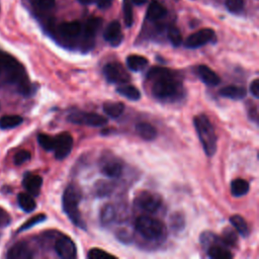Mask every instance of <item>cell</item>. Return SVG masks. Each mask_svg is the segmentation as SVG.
Wrapping results in <instances>:
<instances>
[{
	"instance_id": "1",
	"label": "cell",
	"mask_w": 259,
	"mask_h": 259,
	"mask_svg": "<svg viewBox=\"0 0 259 259\" xmlns=\"http://www.w3.org/2000/svg\"><path fill=\"white\" fill-rule=\"evenodd\" d=\"M151 91L155 98L163 102H176L185 92L182 80L177 72L164 67H154L147 74Z\"/></svg>"
},
{
	"instance_id": "2",
	"label": "cell",
	"mask_w": 259,
	"mask_h": 259,
	"mask_svg": "<svg viewBox=\"0 0 259 259\" xmlns=\"http://www.w3.org/2000/svg\"><path fill=\"white\" fill-rule=\"evenodd\" d=\"M193 124L205 154L208 157L213 156L217 152L218 138L209 118L205 114L200 113L194 116Z\"/></svg>"
},
{
	"instance_id": "3",
	"label": "cell",
	"mask_w": 259,
	"mask_h": 259,
	"mask_svg": "<svg viewBox=\"0 0 259 259\" xmlns=\"http://www.w3.org/2000/svg\"><path fill=\"white\" fill-rule=\"evenodd\" d=\"M81 194L79 189L75 185H69L64 190L62 203L64 212L70 219V221L78 228L85 230L86 224L83 221L81 213L79 211V202H80Z\"/></svg>"
},
{
	"instance_id": "4",
	"label": "cell",
	"mask_w": 259,
	"mask_h": 259,
	"mask_svg": "<svg viewBox=\"0 0 259 259\" xmlns=\"http://www.w3.org/2000/svg\"><path fill=\"white\" fill-rule=\"evenodd\" d=\"M136 230L148 240H159L164 237L166 228L164 224L154 218L148 215H141L136 220Z\"/></svg>"
},
{
	"instance_id": "5",
	"label": "cell",
	"mask_w": 259,
	"mask_h": 259,
	"mask_svg": "<svg viewBox=\"0 0 259 259\" xmlns=\"http://www.w3.org/2000/svg\"><path fill=\"white\" fill-rule=\"evenodd\" d=\"M68 121L76 124H83L89 126H102L107 123V118L99 113L87 111H72L68 117Z\"/></svg>"
},
{
	"instance_id": "6",
	"label": "cell",
	"mask_w": 259,
	"mask_h": 259,
	"mask_svg": "<svg viewBox=\"0 0 259 259\" xmlns=\"http://www.w3.org/2000/svg\"><path fill=\"white\" fill-rule=\"evenodd\" d=\"M135 204L146 212L154 213L160 208L162 199L156 193L150 191H142L137 194L135 198Z\"/></svg>"
},
{
	"instance_id": "7",
	"label": "cell",
	"mask_w": 259,
	"mask_h": 259,
	"mask_svg": "<svg viewBox=\"0 0 259 259\" xmlns=\"http://www.w3.org/2000/svg\"><path fill=\"white\" fill-rule=\"evenodd\" d=\"M103 75L108 82L115 84H124L131 78L123 66L117 62L107 63L103 67Z\"/></svg>"
},
{
	"instance_id": "8",
	"label": "cell",
	"mask_w": 259,
	"mask_h": 259,
	"mask_svg": "<svg viewBox=\"0 0 259 259\" xmlns=\"http://www.w3.org/2000/svg\"><path fill=\"white\" fill-rule=\"evenodd\" d=\"M215 39V33L211 28H202L197 30L196 32L190 34L185 42L184 46L187 49H197L202 47L208 42H211Z\"/></svg>"
},
{
	"instance_id": "9",
	"label": "cell",
	"mask_w": 259,
	"mask_h": 259,
	"mask_svg": "<svg viewBox=\"0 0 259 259\" xmlns=\"http://www.w3.org/2000/svg\"><path fill=\"white\" fill-rule=\"evenodd\" d=\"M73 148V137L69 133H62L55 137V145H54V152L55 157L58 160H63L72 151Z\"/></svg>"
},
{
	"instance_id": "10",
	"label": "cell",
	"mask_w": 259,
	"mask_h": 259,
	"mask_svg": "<svg viewBox=\"0 0 259 259\" xmlns=\"http://www.w3.org/2000/svg\"><path fill=\"white\" fill-rule=\"evenodd\" d=\"M55 251L63 259H73L77 256L76 245L68 236H62L56 241Z\"/></svg>"
},
{
	"instance_id": "11",
	"label": "cell",
	"mask_w": 259,
	"mask_h": 259,
	"mask_svg": "<svg viewBox=\"0 0 259 259\" xmlns=\"http://www.w3.org/2000/svg\"><path fill=\"white\" fill-rule=\"evenodd\" d=\"M104 39L112 47H117L122 41V32L120 23L117 20L111 21L103 33Z\"/></svg>"
},
{
	"instance_id": "12",
	"label": "cell",
	"mask_w": 259,
	"mask_h": 259,
	"mask_svg": "<svg viewBox=\"0 0 259 259\" xmlns=\"http://www.w3.org/2000/svg\"><path fill=\"white\" fill-rule=\"evenodd\" d=\"M59 34L64 38L77 37L82 32V24L79 21H66L58 26Z\"/></svg>"
},
{
	"instance_id": "13",
	"label": "cell",
	"mask_w": 259,
	"mask_h": 259,
	"mask_svg": "<svg viewBox=\"0 0 259 259\" xmlns=\"http://www.w3.org/2000/svg\"><path fill=\"white\" fill-rule=\"evenodd\" d=\"M6 257L9 259H30L33 257V253L26 243L19 242L8 250Z\"/></svg>"
},
{
	"instance_id": "14",
	"label": "cell",
	"mask_w": 259,
	"mask_h": 259,
	"mask_svg": "<svg viewBox=\"0 0 259 259\" xmlns=\"http://www.w3.org/2000/svg\"><path fill=\"white\" fill-rule=\"evenodd\" d=\"M22 184L29 194H31L32 196H37L40 192V188L42 185V178L39 175L26 173L23 177Z\"/></svg>"
},
{
	"instance_id": "15",
	"label": "cell",
	"mask_w": 259,
	"mask_h": 259,
	"mask_svg": "<svg viewBox=\"0 0 259 259\" xmlns=\"http://www.w3.org/2000/svg\"><path fill=\"white\" fill-rule=\"evenodd\" d=\"M101 172L109 178H118L122 173V164L116 159H107L102 162Z\"/></svg>"
},
{
	"instance_id": "16",
	"label": "cell",
	"mask_w": 259,
	"mask_h": 259,
	"mask_svg": "<svg viewBox=\"0 0 259 259\" xmlns=\"http://www.w3.org/2000/svg\"><path fill=\"white\" fill-rule=\"evenodd\" d=\"M197 74L201 81L209 86H217L221 82L217 73L206 65H199L197 68Z\"/></svg>"
},
{
	"instance_id": "17",
	"label": "cell",
	"mask_w": 259,
	"mask_h": 259,
	"mask_svg": "<svg viewBox=\"0 0 259 259\" xmlns=\"http://www.w3.org/2000/svg\"><path fill=\"white\" fill-rule=\"evenodd\" d=\"M166 14H167V9L157 0H153L148 6L146 17L150 21H156L165 17Z\"/></svg>"
},
{
	"instance_id": "18",
	"label": "cell",
	"mask_w": 259,
	"mask_h": 259,
	"mask_svg": "<svg viewBox=\"0 0 259 259\" xmlns=\"http://www.w3.org/2000/svg\"><path fill=\"white\" fill-rule=\"evenodd\" d=\"M220 95L226 98L234 99V100H240L246 97L247 91L243 86H237V85H229L225 86L220 90Z\"/></svg>"
},
{
	"instance_id": "19",
	"label": "cell",
	"mask_w": 259,
	"mask_h": 259,
	"mask_svg": "<svg viewBox=\"0 0 259 259\" xmlns=\"http://www.w3.org/2000/svg\"><path fill=\"white\" fill-rule=\"evenodd\" d=\"M138 135L145 141H153L156 139L158 133L156 127L147 121H141L136 124Z\"/></svg>"
},
{
	"instance_id": "20",
	"label": "cell",
	"mask_w": 259,
	"mask_h": 259,
	"mask_svg": "<svg viewBox=\"0 0 259 259\" xmlns=\"http://www.w3.org/2000/svg\"><path fill=\"white\" fill-rule=\"evenodd\" d=\"M102 25V19L100 17H90L82 26V30L86 39L91 40L95 36L96 32Z\"/></svg>"
},
{
	"instance_id": "21",
	"label": "cell",
	"mask_w": 259,
	"mask_h": 259,
	"mask_svg": "<svg viewBox=\"0 0 259 259\" xmlns=\"http://www.w3.org/2000/svg\"><path fill=\"white\" fill-rule=\"evenodd\" d=\"M148 63H149L148 59H146L145 57L140 56V55H130L126 58L127 67L130 70H132L134 72H140V71L144 70L147 67Z\"/></svg>"
},
{
	"instance_id": "22",
	"label": "cell",
	"mask_w": 259,
	"mask_h": 259,
	"mask_svg": "<svg viewBox=\"0 0 259 259\" xmlns=\"http://www.w3.org/2000/svg\"><path fill=\"white\" fill-rule=\"evenodd\" d=\"M17 201H18L20 208L25 212H31L36 207V203H35L32 195L29 194L28 192L27 193L20 192L17 195Z\"/></svg>"
},
{
	"instance_id": "23",
	"label": "cell",
	"mask_w": 259,
	"mask_h": 259,
	"mask_svg": "<svg viewBox=\"0 0 259 259\" xmlns=\"http://www.w3.org/2000/svg\"><path fill=\"white\" fill-rule=\"evenodd\" d=\"M116 92L133 101H137L141 98L140 90L137 87L130 85V84H124V85L118 86L116 88Z\"/></svg>"
},
{
	"instance_id": "24",
	"label": "cell",
	"mask_w": 259,
	"mask_h": 259,
	"mask_svg": "<svg viewBox=\"0 0 259 259\" xmlns=\"http://www.w3.org/2000/svg\"><path fill=\"white\" fill-rule=\"evenodd\" d=\"M249 183L248 181L242 179V178H237L232 181L231 183V193L232 195L239 197L245 195L249 191Z\"/></svg>"
},
{
	"instance_id": "25",
	"label": "cell",
	"mask_w": 259,
	"mask_h": 259,
	"mask_svg": "<svg viewBox=\"0 0 259 259\" xmlns=\"http://www.w3.org/2000/svg\"><path fill=\"white\" fill-rule=\"evenodd\" d=\"M230 223L233 228L243 237H247L249 235V228L245 221V219L240 214H234L230 218Z\"/></svg>"
},
{
	"instance_id": "26",
	"label": "cell",
	"mask_w": 259,
	"mask_h": 259,
	"mask_svg": "<svg viewBox=\"0 0 259 259\" xmlns=\"http://www.w3.org/2000/svg\"><path fill=\"white\" fill-rule=\"evenodd\" d=\"M116 213H117V211L112 204H110V203L105 204L100 211L101 224L104 226L110 225L116 219Z\"/></svg>"
},
{
	"instance_id": "27",
	"label": "cell",
	"mask_w": 259,
	"mask_h": 259,
	"mask_svg": "<svg viewBox=\"0 0 259 259\" xmlns=\"http://www.w3.org/2000/svg\"><path fill=\"white\" fill-rule=\"evenodd\" d=\"M103 110L108 116L117 118L122 114L124 110V104L122 102H106L103 105Z\"/></svg>"
},
{
	"instance_id": "28",
	"label": "cell",
	"mask_w": 259,
	"mask_h": 259,
	"mask_svg": "<svg viewBox=\"0 0 259 259\" xmlns=\"http://www.w3.org/2000/svg\"><path fill=\"white\" fill-rule=\"evenodd\" d=\"M23 121V118L20 115L12 114V115H4L0 118V128L2 130H10L20 125Z\"/></svg>"
},
{
	"instance_id": "29",
	"label": "cell",
	"mask_w": 259,
	"mask_h": 259,
	"mask_svg": "<svg viewBox=\"0 0 259 259\" xmlns=\"http://www.w3.org/2000/svg\"><path fill=\"white\" fill-rule=\"evenodd\" d=\"M114 188V184L109 181H98L94 186V192L98 197H104L109 195Z\"/></svg>"
},
{
	"instance_id": "30",
	"label": "cell",
	"mask_w": 259,
	"mask_h": 259,
	"mask_svg": "<svg viewBox=\"0 0 259 259\" xmlns=\"http://www.w3.org/2000/svg\"><path fill=\"white\" fill-rule=\"evenodd\" d=\"M167 36L169 41L174 47H179L182 42V34L179 30V28L175 25H170L167 29Z\"/></svg>"
},
{
	"instance_id": "31",
	"label": "cell",
	"mask_w": 259,
	"mask_h": 259,
	"mask_svg": "<svg viewBox=\"0 0 259 259\" xmlns=\"http://www.w3.org/2000/svg\"><path fill=\"white\" fill-rule=\"evenodd\" d=\"M221 240L223 241V243L225 245L234 247L238 242V236H237V233L235 232V230L228 227V228L224 229Z\"/></svg>"
},
{
	"instance_id": "32",
	"label": "cell",
	"mask_w": 259,
	"mask_h": 259,
	"mask_svg": "<svg viewBox=\"0 0 259 259\" xmlns=\"http://www.w3.org/2000/svg\"><path fill=\"white\" fill-rule=\"evenodd\" d=\"M122 11H123V20L127 27L133 25L134 22V13H133V7L130 0H123L122 3Z\"/></svg>"
},
{
	"instance_id": "33",
	"label": "cell",
	"mask_w": 259,
	"mask_h": 259,
	"mask_svg": "<svg viewBox=\"0 0 259 259\" xmlns=\"http://www.w3.org/2000/svg\"><path fill=\"white\" fill-rule=\"evenodd\" d=\"M29 2L38 11L51 10L56 5V0H29Z\"/></svg>"
},
{
	"instance_id": "34",
	"label": "cell",
	"mask_w": 259,
	"mask_h": 259,
	"mask_svg": "<svg viewBox=\"0 0 259 259\" xmlns=\"http://www.w3.org/2000/svg\"><path fill=\"white\" fill-rule=\"evenodd\" d=\"M37 142L46 151H53L55 145V138L46 134H39L37 136Z\"/></svg>"
},
{
	"instance_id": "35",
	"label": "cell",
	"mask_w": 259,
	"mask_h": 259,
	"mask_svg": "<svg viewBox=\"0 0 259 259\" xmlns=\"http://www.w3.org/2000/svg\"><path fill=\"white\" fill-rule=\"evenodd\" d=\"M185 226L184 215L181 212H175L171 215V228L178 232L181 231Z\"/></svg>"
},
{
	"instance_id": "36",
	"label": "cell",
	"mask_w": 259,
	"mask_h": 259,
	"mask_svg": "<svg viewBox=\"0 0 259 259\" xmlns=\"http://www.w3.org/2000/svg\"><path fill=\"white\" fill-rule=\"evenodd\" d=\"M87 257L89 259H106V258H115L114 255L102 250V249H99V248H93V249H90L88 254H87Z\"/></svg>"
},
{
	"instance_id": "37",
	"label": "cell",
	"mask_w": 259,
	"mask_h": 259,
	"mask_svg": "<svg viewBox=\"0 0 259 259\" xmlns=\"http://www.w3.org/2000/svg\"><path fill=\"white\" fill-rule=\"evenodd\" d=\"M46 214L44 213H39V214H36L34 217H32L31 219H29L27 222H25L19 229H18V232H22V231H25V230H28L30 228H32L33 226L44 222L46 220Z\"/></svg>"
},
{
	"instance_id": "38",
	"label": "cell",
	"mask_w": 259,
	"mask_h": 259,
	"mask_svg": "<svg viewBox=\"0 0 259 259\" xmlns=\"http://www.w3.org/2000/svg\"><path fill=\"white\" fill-rule=\"evenodd\" d=\"M30 152H28L27 150H20L18 151L14 157H13V163L15 165H22L23 163L27 162L30 160Z\"/></svg>"
},
{
	"instance_id": "39",
	"label": "cell",
	"mask_w": 259,
	"mask_h": 259,
	"mask_svg": "<svg viewBox=\"0 0 259 259\" xmlns=\"http://www.w3.org/2000/svg\"><path fill=\"white\" fill-rule=\"evenodd\" d=\"M226 7L233 13H238L244 8V0H226Z\"/></svg>"
},
{
	"instance_id": "40",
	"label": "cell",
	"mask_w": 259,
	"mask_h": 259,
	"mask_svg": "<svg viewBox=\"0 0 259 259\" xmlns=\"http://www.w3.org/2000/svg\"><path fill=\"white\" fill-rule=\"evenodd\" d=\"M247 113H248L250 120H252L256 123L258 122V109H257V106L255 103H253L251 101L247 102Z\"/></svg>"
},
{
	"instance_id": "41",
	"label": "cell",
	"mask_w": 259,
	"mask_h": 259,
	"mask_svg": "<svg viewBox=\"0 0 259 259\" xmlns=\"http://www.w3.org/2000/svg\"><path fill=\"white\" fill-rule=\"evenodd\" d=\"M11 223L10 214L2 207H0V228H6Z\"/></svg>"
},
{
	"instance_id": "42",
	"label": "cell",
	"mask_w": 259,
	"mask_h": 259,
	"mask_svg": "<svg viewBox=\"0 0 259 259\" xmlns=\"http://www.w3.org/2000/svg\"><path fill=\"white\" fill-rule=\"evenodd\" d=\"M250 92L255 98L259 97V80L258 79H254L253 82L250 84Z\"/></svg>"
},
{
	"instance_id": "43",
	"label": "cell",
	"mask_w": 259,
	"mask_h": 259,
	"mask_svg": "<svg viewBox=\"0 0 259 259\" xmlns=\"http://www.w3.org/2000/svg\"><path fill=\"white\" fill-rule=\"evenodd\" d=\"M9 57H10V55H7V54H4V53L0 52V73H1L2 70L5 72L6 64H7V61L9 59Z\"/></svg>"
},
{
	"instance_id": "44",
	"label": "cell",
	"mask_w": 259,
	"mask_h": 259,
	"mask_svg": "<svg viewBox=\"0 0 259 259\" xmlns=\"http://www.w3.org/2000/svg\"><path fill=\"white\" fill-rule=\"evenodd\" d=\"M96 4L100 9H107L111 6L112 0H96Z\"/></svg>"
},
{
	"instance_id": "45",
	"label": "cell",
	"mask_w": 259,
	"mask_h": 259,
	"mask_svg": "<svg viewBox=\"0 0 259 259\" xmlns=\"http://www.w3.org/2000/svg\"><path fill=\"white\" fill-rule=\"evenodd\" d=\"M117 237H118V239H119L121 242H130V239H131L130 234H128L127 232H125V231H120V232H118Z\"/></svg>"
},
{
	"instance_id": "46",
	"label": "cell",
	"mask_w": 259,
	"mask_h": 259,
	"mask_svg": "<svg viewBox=\"0 0 259 259\" xmlns=\"http://www.w3.org/2000/svg\"><path fill=\"white\" fill-rule=\"evenodd\" d=\"M132 2L136 5H143L147 2V0H132Z\"/></svg>"
},
{
	"instance_id": "47",
	"label": "cell",
	"mask_w": 259,
	"mask_h": 259,
	"mask_svg": "<svg viewBox=\"0 0 259 259\" xmlns=\"http://www.w3.org/2000/svg\"><path fill=\"white\" fill-rule=\"evenodd\" d=\"M81 4H84V5H87V4H90L93 2V0H78Z\"/></svg>"
}]
</instances>
